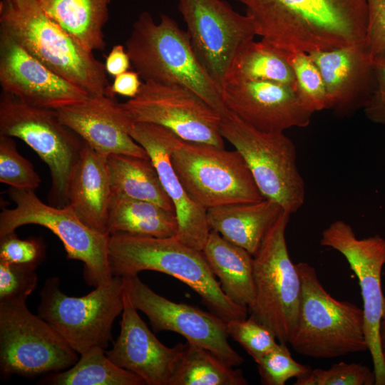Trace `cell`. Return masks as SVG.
Returning a JSON list of instances; mask_svg holds the SVG:
<instances>
[{"label":"cell","mask_w":385,"mask_h":385,"mask_svg":"<svg viewBox=\"0 0 385 385\" xmlns=\"http://www.w3.org/2000/svg\"><path fill=\"white\" fill-rule=\"evenodd\" d=\"M108 260L113 276L137 275L143 270L162 272L189 286L210 312L225 322L247 318L248 308L234 303L224 293L203 252L177 236L110 235Z\"/></svg>","instance_id":"cell-2"},{"label":"cell","mask_w":385,"mask_h":385,"mask_svg":"<svg viewBox=\"0 0 385 385\" xmlns=\"http://www.w3.org/2000/svg\"><path fill=\"white\" fill-rule=\"evenodd\" d=\"M111 187L107 157L86 142L70 178L68 205L91 230L109 235L108 208Z\"/></svg>","instance_id":"cell-23"},{"label":"cell","mask_w":385,"mask_h":385,"mask_svg":"<svg viewBox=\"0 0 385 385\" xmlns=\"http://www.w3.org/2000/svg\"><path fill=\"white\" fill-rule=\"evenodd\" d=\"M262 40L288 52L365 41L366 0H239Z\"/></svg>","instance_id":"cell-1"},{"label":"cell","mask_w":385,"mask_h":385,"mask_svg":"<svg viewBox=\"0 0 385 385\" xmlns=\"http://www.w3.org/2000/svg\"><path fill=\"white\" fill-rule=\"evenodd\" d=\"M122 106L133 123L159 125L185 140L225 146L220 115L185 87L144 81L137 96Z\"/></svg>","instance_id":"cell-15"},{"label":"cell","mask_w":385,"mask_h":385,"mask_svg":"<svg viewBox=\"0 0 385 385\" xmlns=\"http://www.w3.org/2000/svg\"><path fill=\"white\" fill-rule=\"evenodd\" d=\"M222 98L227 109L263 132H284L309 125L313 114L295 87L270 81L233 80L225 83Z\"/></svg>","instance_id":"cell-18"},{"label":"cell","mask_w":385,"mask_h":385,"mask_svg":"<svg viewBox=\"0 0 385 385\" xmlns=\"http://www.w3.org/2000/svg\"><path fill=\"white\" fill-rule=\"evenodd\" d=\"M302 282L298 321L288 343L298 354L332 359L368 350L364 312L355 304L333 297L307 262L297 264Z\"/></svg>","instance_id":"cell-5"},{"label":"cell","mask_w":385,"mask_h":385,"mask_svg":"<svg viewBox=\"0 0 385 385\" xmlns=\"http://www.w3.org/2000/svg\"><path fill=\"white\" fill-rule=\"evenodd\" d=\"M283 211L277 202L265 198L209 208L207 220L210 230L254 256Z\"/></svg>","instance_id":"cell-24"},{"label":"cell","mask_w":385,"mask_h":385,"mask_svg":"<svg viewBox=\"0 0 385 385\" xmlns=\"http://www.w3.org/2000/svg\"><path fill=\"white\" fill-rule=\"evenodd\" d=\"M220 130L245 160L263 197L290 213L305 200V185L297 163V150L284 132H263L229 111Z\"/></svg>","instance_id":"cell-7"},{"label":"cell","mask_w":385,"mask_h":385,"mask_svg":"<svg viewBox=\"0 0 385 385\" xmlns=\"http://www.w3.org/2000/svg\"><path fill=\"white\" fill-rule=\"evenodd\" d=\"M60 120L91 148L108 157L127 155L149 158L130 135L134 123L114 98L89 96L86 101L56 110Z\"/></svg>","instance_id":"cell-21"},{"label":"cell","mask_w":385,"mask_h":385,"mask_svg":"<svg viewBox=\"0 0 385 385\" xmlns=\"http://www.w3.org/2000/svg\"><path fill=\"white\" fill-rule=\"evenodd\" d=\"M108 228L109 235L170 237L177 235L178 222L175 212L153 202L112 195Z\"/></svg>","instance_id":"cell-27"},{"label":"cell","mask_w":385,"mask_h":385,"mask_svg":"<svg viewBox=\"0 0 385 385\" xmlns=\"http://www.w3.org/2000/svg\"><path fill=\"white\" fill-rule=\"evenodd\" d=\"M320 244L341 253L359 280L364 332L373 361L375 384L385 385V361L379 343V327L385 307L381 288L385 239L379 235L357 238L350 225L336 220L323 230Z\"/></svg>","instance_id":"cell-14"},{"label":"cell","mask_w":385,"mask_h":385,"mask_svg":"<svg viewBox=\"0 0 385 385\" xmlns=\"http://www.w3.org/2000/svg\"><path fill=\"white\" fill-rule=\"evenodd\" d=\"M46 14L86 49L103 50L111 0H37Z\"/></svg>","instance_id":"cell-26"},{"label":"cell","mask_w":385,"mask_h":385,"mask_svg":"<svg viewBox=\"0 0 385 385\" xmlns=\"http://www.w3.org/2000/svg\"><path fill=\"white\" fill-rule=\"evenodd\" d=\"M0 85L2 91L30 106L57 110L91 96L53 72L0 30Z\"/></svg>","instance_id":"cell-17"},{"label":"cell","mask_w":385,"mask_h":385,"mask_svg":"<svg viewBox=\"0 0 385 385\" xmlns=\"http://www.w3.org/2000/svg\"><path fill=\"white\" fill-rule=\"evenodd\" d=\"M37 283L36 268L0 260V302L26 301Z\"/></svg>","instance_id":"cell-37"},{"label":"cell","mask_w":385,"mask_h":385,"mask_svg":"<svg viewBox=\"0 0 385 385\" xmlns=\"http://www.w3.org/2000/svg\"><path fill=\"white\" fill-rule=\"evenodd\" d=\"M233 80L270 81L296 87L294 73L287 51L263 40H252L240 51L225 82Z\"/></svg>","instance_id":"cell-30"},{"label":"cell","mask_w":385,"mask_h":385,"mask_svg":"<svg viewBox=\"0 0 385 385\" xmlns=\"http://www.w3.org/2000/svg\"><path fill=\"white\" fill-rule=\"evenodd\" d=\"M112 195L153 202L175 212L150 159L127 155L107 157Z\"/></svg>","instance_id":"cell-28"},{"label":"cell","mask_w":385,"mask_h":385,"mask_svg":"<svg viewBox=\"0 0 385 385\" xmlns=\"http://www.w3.org/2000/svg\"><path fill=\"white\" fill-rule=\"evenodd\" d=\"M375 374L368 366L340 361L329 369H315L297 378L294 385H373Z\"/></svg>","instance_id":"cell-36"},{"label":"cell","mask_w":385,"mask_h":385,"mask_svg":"<svg viewBox=\"0 0 385 385\" xmlns=\"http://www.w3.org/2000/svg\"><path fill=\"white\" fill-rule=\"evenodd\" d=\"M35 190L10 187L8 195L16 207L0 213V237L25 225H38L50 230L62 242L68 260L84 265L86 282L95 287L109 282L113 275L108 260L110 235L98 233L83 223L71 208L46 205Z\"/></svg>","instance_id":"cell-11"},{"label":"cell","mask_w":385,"mask_h":385,"mask_svg":"<svg viewBox=\"0 0 385 385\" xmlns=\"http://www.w3.org/2000/svg\"><path fill=\"white\" fill-rule=\"evenodd\" d=\"M130 135L147 152L174 205L178 222L177 237L202 251L210 232L207 210L190 198L170 160V153L179 136L169 129L149 123H134Z\"/></svg>","instance_id":"cell-19"},{"label":"cell","mask_w":385,"mask_h":385,"mask_svg":"<svg viewBox=\"0 0 385 385\" xmlns=\"http://www.w3.org/2000/svg\"><path fill=\"white\" fill-rule=\"evenodd\" d=\"M287 58L296 80V91L305 106L313 113L328 109L325 85L317 66L304 52H288Z\"/></svg>","instance_id":"cell-32"},{"label":"cell","mask_w":385,"mask_h":385,"mask_svg":"<svg viewBox=\"0 0 385 385\" xmlns=\"http://www.w3.org/2000/svg\"><path fill=\"white\" fill-rule=\"evenodd\" d=\"M375 86L363 109L371 122L385 125V59L373 60Z\"/></svg>","instance_id":"cell-40"},{"label":"cell","mask_w":385,"mask_h":385,"mask_svg":"<svg viewBox=\"0 0 385 385\" xmlns=\"http://www.w3.org/2000/svg\"><path fill=\"white\" fill-rule=\"evenodd\" d=\"M0 182L30 190H35L41 182L32 164L19 153L12 137L4 135H0Z\"/></svg>","instance_id":"cell-33"},{"label":"cell","mask_w":385,"mask_h":385,"mask_svg":"<svg viewBox=\"0 0 385 385\" xmlns=\"http://www.w3.org/2000/svg\"><path fill=\"white\" fill-rule=\"evenodd\" d=\"M52 385H145L139 376L113 363L106 349L93 346L81 354L71 367L51 373L40 380Z\"/></svg>","instance_id":"cell-29"},{"label":"cell","mask_w":385,"mask_h":385,"mask_svg":"<svg viewBox=\"0 0 385 385\" xmlns=\"http://www.w3.org/2000/svg\"><path fill=\"white\" fill-rule=\"evenodd\" d=\"M124 293L121 276H113L109 282L77 297L64 294L59 278L53 277L40 292L38 313L78 354L96 346L106 349L113 322L123 309Z\"/></svg>","instance_id":"cell-10"},{"label":"cell","mask_w":385,"mask_h":385,"mask_svg":"<svg viewBox=\"0 0 385 385\" xmlns=\"http://www.w3.org/2000/svg\"><path fill=\"white\" fill-rule=\"evenodd\" d=\"M0 30L90 96L106 95L110 84L105 64L50 18L37 0H1Z\"/></svg>","instance_id":"cell-3"},{"label":"cell","mask_w":385,"mask_h":385,"mask_svg":"<svg viewBox=\"0 0 385 385\" xmlns=\"http://www.w3.org/2000/svg\"><path fill=\"white\" fill-rule=\"evenodd\" d=\"M241 369H233L209 350L189 342L169 385H247Z\"/></svg>","instance_id":"cell-31"},{"label":"cell","mask_w":385,"mask_h":385,"mask_svg":"<svg viewBox=\"0 0 385 385\" xmlns=\"http://www.w3.org/2000/svg\"><path fill=\"white\" fill-rule=\"evenodd\" d=\"M257 366L260 382L264 385H284L289 379L299 378L312 370L309 366L296 361L284 342H279Z\"/></svg>","instance_id":"cell-35"},{"label":"cell","mask_w":385,"mask_h":385,"mask_svg":"<svg viewBox=\"0 0 385 385\" xmlns=\"http://www.w3.org/2000/svg\"><path fill=\"white\" fill-rule=\"evenodd\" d=\"M125 288L134 307L144 313L155 332H176L187 342L203 347L225 364L235 367L244 359L229 344L225 320L195 307L177 303L159 295L138 275L123 277Z\"/></svg>","instance_id":"cell-16"},{"label":"cell","mask_w":385,"mask_h":385,"mask_svg":"<svg viewBox=\"0 0 385 385\" xmlns=\"http://www.w3.org/2000/svg\"><path fill=\"white\" fill-rule=\"evenodd\" d=\"M137 71H127L115 76L112 85L106 89V96L114 98L115 94L134 98L138 93L143 83Z\"/></svg>","instance_id":"cell-41"},{"label":"cell","mask_w":385,"mask_h":385,"mask_svg":"<svg viewBox=\"0 0 385 385\" xmlns=\"http://www.w3.org/2000/svg\"><path fill=\"white\" fill-rule=\"evenodd\" d=\"M44 257V245L37 238L20 239L15 232L0 237V260L37 268Z\"/></svg>","instance_id":"cell-38"},{"label":"cell","mask_w":385,"mask_h":385,"mask_svg":"<svg viewBox=\"0 0 385 385\" xmlns=\"http://www.w3.org/2000/svg\"><path fill=\"white\" fill-rule=\"evenodd\" d=\"M365 43L374 59H385V0H366Z\"/></svg>","instance_id":"cell-39"},{"label":"cell","mask_w":385,"mask_h":385,"mask_svg":"<svg viewBox=\"0 0 385 385\" xmlns=\"http://www.w3.org/2000/svg\"><path fill=\"white\" fill-rule=\"evenodd\" d=\"M202 252L227 297L238 305L251 307L255 297L253 256L214 230Z\"/></svg>","instance_id":"cell-25"},{"label":"cell","mask_w":385,"mask_h":385,"mask_svg":"<svg viewBox=\"0 0 385 385\" xmlns=\"http://www.w3.org/2000/svg\"><path fill=\"white\" fill-rule=\"evenodd\" d=\"M291 214L283 211L253 256L255 301L251 316L267 325L279 342L288 343L297 327L302 282L289 255L285 231Z\"/></svg>","instance_id":"cell-9"},{"label":"cell","mask_w":385,"mask_h":385,"mask_svg":"<svg viewBox=\"0 0 385 385\" xmlns=\"http://www.w3.org/2000/svg\"><path fill=\"white\" fill-rule=\"evenodd\" d=\"M379 343L382 356L385 361V307L379 327Z\"/></svg>","instance_id":"cell-43"},{"label":"cell","mask_w":385,"mask_h":385,"mask_svg":"<svg viewBox=\"0 0 385 385\" xmlns=\"http://www.w3.org/2000/svg\"><path fill=\"white\" fill-rule=\"evenodd\" d=\"M120 332L108 358L115 365L141 377L147 385H169L185 344H162L138 315L125 290Z\"/></svg>","instance_id":"cell-20"},{"label":"cell","mask_w":385,"mask_h":385,"mask_svg":"<svg viewBox=\"0 0 385 385\" xmlns=\"http://www.w3.org/2000/svg\"><path fill=\"white\" fill-rule=\"evenodd\" d=\"M198 61L221 88L240 51L257 35L249 16L224 0H178Z\"/></svg>","instance_id":"cell-13"},{"label":"cell","mask_w":385,"mask_h":385,"mask_svg":"<svg viewBox=\"0 0 385 385\" xmlns=\"http://www.w3.org/2000/svg\"><path fill=\"white\" fill-rule=\"evenodd\" d=\"M125 49L144 81L185 87L221 117L229 112L221 88L198 61L187 31L169 16L161 14L155 23L149 12L141 13L133 25Z\"/></svg>","instance_id":"cell-4"},{"label":"cell","mask_w":385,"mask_h":385,"mask_svg":"<svg viewBox=\"0 0 385 385\" xmlns=\"http://www.w3.org/2000/svg\"><path fill=\"white\" fill-rule=\"evenodd\" d=\"M77 352L26 301L0 302V370L4 376L59 372L73 366Z\"/></svg>","instance_id":"cell-12"},{"label":"cell","mask_w":385,"mask_h":385,"mask_svg":"<svg viewBox=\"0 0 385 385\" xmlns=\"http://www.w3.org/2000/svg\"><path fill=\"white\" fill-rule=\"evenodd\" d=\"M170 160L190 198L206 210L265 199L237 150H227L179 137Z\"/></svg>","instance_id":"cell-6"},{"label":"cell","mask_w":385,"mask_h":385,"mask_svg":"<svg viewBox=\"0 0 385 385\" xmlns=\"http://www.w3.org/2000/svg\"><path fill=\"white\" fill-rule=\"evenodd\" d=\"M308 54L322 76L328 109L345 116L364 108L375 86L373 60L365 41Z\"/></svg>","instance_id":"cell-22"},{"label":"cell","mask_w":385,"mask_h":385,"mask_svg":"<svg viewBox=\"0 0 385 385\" xmlns=\"http://www.w3.org/2000/svg\"><path fill=\"white\" fill-rule=\"evenodd\" d=\"M226 324L229 337L237 342L256 364L278 344L274 332L252 316Z\"/></svg>","instance_id":"cell-34"},{"label":"cell","mask_w":385,"mask_h":385,"mask_svg":"<svg viewBox=\"0 0 385 385\" xmlns=\"http://www.w3.org/2000/svg\"><path fill=\"white\" fill-rule=\"evenodd\" d=\"M0 135L18 138L36 153L50 170V205L66 206L69 180L85 141L60 120L56 110L28 105L3 91Z\"/></svg>","instance_id":"cell-8"},{"label":"cell","mask_w":385,"mask_h":385,"mask_svg":"<svg viewBox=\"0 0 385 385\" xmlns=\"http://www.w3.org/2000/svg\"><path fill=\"white\" fill-rule=\"evenodd\" d=\"M384 297H385V295H384Z\"/></svg>","instance_id":"cell-44"},{"label":"cell","mask_w":385,"mask_h":385,"mask_svg":"<svg viewBox=\"0 0 385 385\" xmlns=\"http://www.w3.org/2000/svg\"><path fill=\"white\" fill-rule=\"evenodd\" d=\"M131 65L125 48L120 44H116L106 56L105 68L107 73L116 76L128 71Z\"/></svg>","instance_id":"cell-42"}]
</instances>
